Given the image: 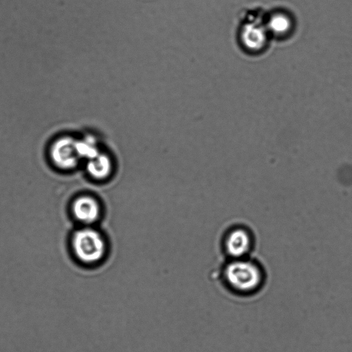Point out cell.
<instances>
[{
    "instance_id": "cell-2",
    "label": "cell",
    "mask_w": 352,
    "mask_h": 352,
    "mask_svg": "<svg viewBox=\"0 0 352 352\" xmlns=\"http://www.w3.org/2000/svg\"><path fill=\"white\" fill-rule=\"evenodd\" d=\"M256 243V235L250 225L235 221L226 228L221 246L225 259H234L254 255Z\"/></svg>"
},
{
    "instance_id": "cell-9",
    "label": "cell",
    "mask_w": 352,
    "mask_h": 352,
    "mask_svg": "<svg viewBox=\"0 0 352 352\" xmlns=\"http://www.w3.org/2000/svg\"><path fill=\"white\" fill-rule=\"evenodd\" d=\"M290 22L283 14H277L271 17L268 22V29L276 34H284L289 30Z\"/></svg>"
},
{
    "instance_id": "cell-4",
    "label": "cell",
    "mask_w": 352,
    "mask_h": 352,
    "mask_svg": "<svg viewBox=\"0 0 352 352\" xmlns=\"http://www.w3.org/2000/svg\"><path fill=\"white\" fill-rule=\"evenodd\" d=\"M50 154L52 162L63 170L74 169L81 161L76 139L69 136L57 138L51 145Z\"/></svg>"
},
{
    "instance_id": "cell-1",
    "label": "cell",
    "mask_w": 352,
    "mask_h": 352,
    "mask_svg": "<svg viewBox=\"0 0 352 352\" xmlns=\"http://www.w3.org/2000/svg\"><path fill=\"white\" fill-rule=\"evenodd\" d=\"M225 287L240 296L254 295L259 292L267 279L266 269L254 255L234 259H225L221 269Z\"/></svg>"
},
{
    "instance_id": "cell-3",
    "label": "cell",
    "mask_w": 352,
    "mask_h": 352,
    "mask_svg": "<svg viewBox=\"0 0 352 352\" xmlns=\"http://www.w3.org/2000/svg\"><path fill=\"white\" fill-rule=\"evenodd\" d=\"M72 246L77 259L85 264L98 263L103 259L107 252L104 236L91 226H85L74 232Z\"/></svg>"
},
{
    "instance_id": "cell-6",
    "label": "cell",
    "mask_w": 352,
    "mask_h": 352,
    "mask_svg": "<svg viewBox=\"0 0 352 352\" xmlns=\"http://www.w3.org/2000/svg\"><path fill=\"white\" fill-rule=\"evenodd\" d=\"M113 168V164L111 157L101 151L86 161V170L89 176L96 180L101 181L109 178Z\"/></svg>"
},
{
    "instance_id": "cell-7",
    "label": "cell",
    "mask_w": 352,
    "mask_h": 352,
    "mask_svg": "<svg viewBox=\"0 0 352 352\" xmlns=\"http://www.w3.org/2000/svg\"><path fill=\"white\" fill-rule=\"evenodd\" d=\"M266 39V30L257 25L248 23L243 28L242 40L247 47L252 50L260 48Z\"/></svg>"
},
{
    "instance_id": "cell-5",
    "label": "cell",
    "mask_w": 352,
    "mask_h": 352,
    "mask_svg": "<svg viewBox=\"0 0 352 352\" xmlns=\"http://www.w3.org/2000/svg\"><path fill=\"white\" fill-rule=\"evenodd\" d=\"M72 211L75 219L86 226L98 221L102 212L99 201L89 195L77 197L72 203Z\"/></svg>"
},
{
    "instance_id": "cell-8",
    "label": "cell",
    "mask_w": 352,
    "mask_h": 352,
    "mask_svg": "<svg viewBox=\"0 0 352 352\" xmlns=\"http://www.w3.org/2000/svg\"><path fill=\"white\" fill-rule=\"evenodd\" d=\"M76 144L81 160H84L85 162L100 152L96 142L90 138L76 140Z\"/></svg>"
}]
</instances>
